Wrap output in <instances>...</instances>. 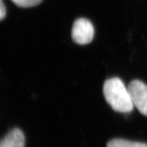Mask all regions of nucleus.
<instances>
[{
	"label": "nucleus",
	"instance_id": "obj_3",
	"mask_svg": "<svg viewBox=\"0 0 147 147\" xmlns=\"http://www.w3.org/2000/svg\"><path fill=\"white\" fill-rule=\"evenodd\" d=\"M127 87L134 106L142 115L147 117V85L140 80H134Z\"/></svg>",
	"mask_w": 147,
	"mask_h": 147
},
{
	"label": "nucleus",
	"instance_id": "obj_5",
	"mask_svg": "<svg viewBox=\"0 0 147 147\" xmlns=\"http://www.w3.org/2000/svg\"><path fill=\"white\" fill-rule=\"evenodd\" d=\"M106 147H147V144L125 139L115 138L110 140L107 143Z\"/></svg>",
	"mask_w": 147,
	"mask_h": 147
},
{
	"label": "nucleus",
	"instance_id": "obj_2",
	"mask_svg": "<svg viewBox=\"0 0 147 147\" xmlns=\"http://www.w3.org/2000/svg\"><path fill=\"white\" fill-rule=\"evenodd\" d=\"M94 27L89 20L80 18L76 20L71 29V38L75 43L84 45L92 42L94 37Z\"/></svg>",
	"mask_w": 147,
	"mask_h": 147
},
{
	"label": "nucleus",
	"instance_id": "obj_1",
	"mask_svg": "<svg viewBox=\"0 0 147 147\" xmlns=\"http://www.w3.org/2000/svg\"><path fill=\"white\" fill-rule=\"evenodd\" d=\"M103 94L108 105L115 111L128 113L133 110L134 105L130 92L119 78L106 80L103 86Z\"/></svg>",
	"mask_w": 147,
	"mask_h": 147
},
{
	"label": "nucleus",
	"instance_id": "obj_6",
	"mask_svg": "<svg viewBox=\"0 0 147 147\" xmlns=\"http://www.w3.org/2000/svg\"><path fill=\"white\" fill-rule=\"evenodd\" d=\"M14 4L21 8H30L40 4L42 0H12Z\"/></svg>",
	"mask_w": 147,
	"mask_h": 147
},
{
	"label": "nucleus",
	"instance_id": "obj_7",
	"mask_svg": "<svg viewBox=\"0 0 147 147\" xmlns=\"http://www.w3.org/2000/svg\"><path fill=\"white\" fill-rule=\"evenodd\" d=\"M6 15V9L3 2V0H0V19L2 21Z\"/></svg>",
	"mask_w": 147,
	"mask_h": 147
},
{
	"label": "nucleus",
	"instance_id": "obj_4",
	"mask_svg": "<svg viewBox=\"0 0 147 147\" xmlns=\"http://www.w3.org/2000/svg\"><path fill=\"white\" fill-rule=\"evenodd\" d=\"M25 138L20 129L14 128L1 140L0 147H25Z\"/></svg>",
	"mask_w": 147,
	"mask_h": 147
}]
</instances>
